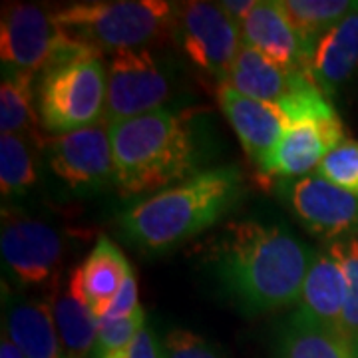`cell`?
<instances>
[{
  "instance_id": "1",
  "label": "cell",
  "mask_w": 358,
  "mask_h": 358,
  "mask_svg": "<svg viewBox=\"0 0 358 358\" xmlns=\"http://www.w3.org/2000/svg\"><path fill=\"white\" fill-rule=\"evenodd\" d=\"M313 255L279 225L233 221L213 241L209 263L231 301L255 315L301 299Z\"/></svg>"
},
{
  "instance_id": "2",
  "label": "cell",
  "mask_w": 358,
  "mask_h": 358,
  "mask_svg": "<svg viewBox=\"0 0 358 358\" xmlns=\"http://www.w3.org/2000/svg\"><path fill=\"white\" fill-rule=\"evenodd\" d=\"M241 187L243 178L235 167L197 171L178 185L129 205L120 223L143 251H169L215 225L239 199Z\"/></svg>"
},
{
  "instance_id": "3",
  "label": "cell",
  "mask_w": 358,
  "mask_h": 358,
  "mask_svg": "<svg viewBox=\"0 0 358 358\" xmlns=\"http://www.w3.org/2000/svg\"><path fill=\"white\" fill-rule=\"evenodd\" d=\"M115 187L124 197L162 192L189 179L197 164L192 117L169 110L108 126Z\"/></svg>"
},
{
  "instance_id": "4",
  "label": "cell",
  "mask_w": 358,
  "mask_h": 358,
  "mask_svg": "<svg viewBox=\"0 0 358 358\" xmlns=\"http://www.w3.org/2000/svg\"><path fill=\"white\" fill-rule=\"evenodd\" d=\"M178 4L166 0L76 2L52 10V20L96 52L143 50L173 40Z\"/></svg>"
},
{
  "instance_id": "5",
  "label": "cell",
  "mask_w": 358,
  "mask_h": 358,
  "mask_svg": "<svg viewBox=\"0 0 358 358\" xmlns=\"http://www.w3.org/2000/svg\"><path fill=\"white\" fill-rule=\"evenodd\" d=\"M108 94V70L100 54L78 58L42 74L38 114L52 134L103 124Z\"/></svg>"
},
{
  "instance_id": "6",
  "label": "cell",
  "mask_w": 358,
  "mask_h": 358,
  "mask_svg": "<svg viewBox=\"0 0 358 358\" xmlns=\"http://www.w3.org/2000/svg\"><path fill=\"white\" fill-rule=\"evenodd\" d=\"M173 40L201 72L223 84L243 46L241 26L219 2H179Z\"/></svg>"
},
{
  "instance_id": "7",
  "label": "cell",
  "mask_w": 358,
  "mask_h": 358,
  "mask_svg": "<svg viewBox=\"0 0 358 358\" xmlns=\"http://www.w3.org/2000/svg\"><path fill=\"white\" fill-rule=\"evenodd\" d=\"M38 148L52 173L74 192H102L115 183L114 152L103 124L44 136Z\"/></svg>"
},
{
  "instance_id": "8",
  "label": "cell",
  "mask_w": 358,
  "mask_h": 358,
  "mask_svg": "<svg viewBox=\"0 0 358 358\" xmlns=\"http://www.w3.org/2000/svg\"><path fill=\"white\" fill-rule=\"evenodd\" d=\"M171 94L167 70L150 48L114 54L108 66L106 126L164 110Z\"/></svg>"
},
{
  "instance_id": "9",
  "label": "cell",
  "mask_w": 358,
  "mask_h": 358,
  "mask_svg": "<svg viewBox=\"0 0 358 358\" xmlns=\"http://www.w3.org/2000/svg\"><path fill=\"white\" fill-rule=\"evenodd\" d=\"M66 32L36 4L8 2L2 8L0 56L4 74L34 78L44 74L60 48Z\"/></svg>"
},
{
  "instance_id": "10",
  "label": "cell",
  "mask_w": 358,
  "mask_h": 358,
  "mask_svg": "<svg viewBox=\"0 0 358 358\" xmlns=\"http://www.w3.org/2000/svg\"><path fill=\"white\" fill-rule=\"evenodd\" d=\"M0 251L10 275L24 287L58 281L62 263L60 233L48 223L32 217L6 215L0 233Z\"/></svg>"
},
{
  "instance_id": "11",
  "label": "cell",
  "mask_w": 358,
  "mask_h": 358,
  "mask_svg": "<svg viewBox=\"0 0 358 358\" xmlns=\"http://www.w3.org/2000/svg\"><path fill=\"white\" fill-rule=\"evenodd\" d=\"M282 199L310 233L336 239L358 231V197L320 176L281 181Z\"/></svg>"
},
{
  "instance_id": "12",
  "label": "cell",
  "mask_w": 358,
  "mask_h": 358,
  "mask_svg": "<svg viewBox=\"0 0 358 358\" xmlns=\"http://www.w3.org/2000/svg\"><path fill=\"white\" fill-rule=\"evenodd\" d=\"M239 26L245 46L261 52L271 62L289 72L308 74L307 52L282 10L281 0H259Z\"/></svg>"
},
{
  "instance_id": "13",
  "label": "cell",
  "mask_w": 358,
  "mask_h": 358,
  "mask_svg": "<svg viewBox=\"0 0 358 358\" xmlns=\"http://www.w3.org/2000/svg\"><path fill=\"white\" fill-rule=\"evenodd\" d=\"M345 126L291 124L282 131L275 150L259 166L268 178L291 179L317 169L324 155L345 141Z\"/></svg>"
},
{
  "instance_id": "14",
  "label": "cell",
  "mask_w": 358,
  "mask_h": 358,
  "mask_svg": "<svg viewBox=\"0 0 358 358\" xmlns=\"http://www.w3.org/2000/svg\"><path fill=\"white\" fill-rule=\"evenodd\" d=\"M217 100L231 128L235 129L241 141L245 154L257 166H261L275 150L287 128V120L279 106L247 98L227 86H219Z\"/></svg>"
},
{
  "instance_id": "15",
  "label": "cell",
  "mask_w": 358,
  "mask_h": 358,
  "mask_svg": "<svg viewBox=\"0 0 358 358\" xmlns=\"http://www.w3.org/2000/svg\"><path fill=\"white\" fill-rule=\"evenodd\" d=\"M131 273V265L124 253L110 237L102 235L84 265L70 273L68 287L100 320Z\"/></svg>"
},
{
  "instance_id": "16",
  "label": "cell",
  "mask_w": 358,
  "mask_h": 358,
  "mask_svg": "<svg viewBox=\"0 0 358 358\" xmlns=\"http://www.w3.org/2000/svg\"><path fill=\"white\" fill-rule=\"evenodd\" d=\"M346 281L333 245L313 255L301 291L299 313L317 324L343 333Z\"/></svg>"
},
{
  "instance_id": "17",
  "label": "cell",
  "mask_w": 358,
  "mask_h": 358,
  "mask_svg": "<svg viewBox=\"0 0 358 358\" xmlns=\"http://www.w3.org/2000/svg\"><path fill=\"white\" fill-rule=\"evenodd\" d=\"M358 68V2L315 46L308 74L327 96L334 94Z\"/></svg>"
},
{
  "instance_id": "18",
  "label": "cell",
  "mask_w": 358,
  "mask_h": 358,
  "mask_svg": "<svg viewBox=\"0 0 358 358\" xmlns=\"http://www.w3.org/2000/svg\"><path fill=\"white\" fill-rule=\"evenodd\" d=\"M4 331L24 358H66L48 301L10 299Z\"/></svg>"
},
{
  "instance_id": "19",
  "label": "cell",
  "mask_w": 358,
  "mask_h": 358,
  "mask_svg": "<svg viewBox=\"0 0 358 358\" xmlns=\"http://www.w3.org/2000/svg\"><path fill=\"white\" fill-rule=\"evenodd\" d=\"M303 74L307 72H289L271 62L261 52L243 44L231 66L229 74L219 86H227L247 98L277 106L296 86Z\"/></svg>"
},
{
  "instance_id": "20",
  "label": "cell",
  "mask_w": 358,
  "mask_h": 358,
  "mask_svg": "<svg viewBox=\"0 0 358 358\" xmlns=\"http://www.w3.org/2000/svg\"><path fill=\"white\" fill-rule=\"evenodd\" d=\"M54 315V322L60 334V343L66 358H86L96 348L100 322L76 294L68 289H60V282L52 285L48 299Z\"/></svg>"
},
{
  "instance_id": "21",
  "label": "cell",
  "mask_w": 358,
  "mask_h": 358,
  "mask_svg": "<svg viewBox=\"0 0 358 358\" xmlns=\"http://www.w3.org/2000/svg\"><path fill=\"white\" fill-rule=\"evenodd\" d=\"M277 358H355V350L343 333L294 313L279 334Z\"/></svg>"
},
{
  "instance_id": "22",
  "label": "cell",
  "mask_w": 358,
  "mask_h": 358,
  "mask_svg": "<svg viewBox=\"0 0 358 358\" xmlns=\"http://www.w3.org/2000/svg\"><path fill=\"white\" fill-rule=\"evenodd\" d=\"M34 78L4 74L0 86V131L2 136H26L40 145V114L34 103Z\"/></svg>"
},
{
  "instance_id": "23",
  "label": "cell",
  "mask_w": 358,
  "mask_h": 358,
  "mask_svg": "<svg viewBox=\"0 0 358 358\" xmlns=\"http://www.w3.org/2000/svg\"><path fill=\"white\" fill-rule=\"evenodd\" d=\"M355 4L357 2L350 0H281L282 10L303 42L308 62L319 40L341 22Z\"/></svg>"
},
{
  "instance_id": "24",
  "label": "cell",
  "mask_w": 358,
  "mask_h": 358,
  "mask_svg": "<svg viewBox=\"0 0 358 358\" xmlns=\"http://www.w3.org/2000/svg\"><path fill=\"white\" fill-rule=\"evenodd\" d=\"M38 181L34 155L24 138L0 136V189L2 197H20Z\"/></svg>"
},
{
  "instance_id": "25",
  "label": "cell",
  "mask_w": 358,
  "mask_h": 358,
  "mask_svg": "<svg viewBox=\"0 0 358 358\" xmlns=\"http://www.w3.org/2000/svg\"><path fill=\"white\" fill-rule=\"evenodd\" d=\"M333 249L343 265L346 281L343 334L350 341V345H355L358 341V239L334 243Z\"/></svg>"
},
{
  "instance_id": "26",
  "label": "cell",
  "mask_w": 358,
  "mask_h": 358,
  "mask_svg": "<svg viewBox=\"0 0 358 358\" xmlns=\"http://www.w3.org/2000/svg\"><path fill=\"white\" fill-rule=\"evenodd\" d=\"M317 176L358 197V141L345 140L324 155Z\"/></svg>"
},
{
  "instance_id": "27",
  "label": "cell",
  "mask_w": 358,
  "mask_h": 358,
  "mask_svg": "<svg viewBox=\"0 0 358 358\" xmlns=\"http://www.w3.org/2000/svg\"><path fill=\"white\" fill-rule=\"evenodd\" d=\"M143 329H145V310H143V307H138L134 313H129L128 317L100 322L94 358H100L108 352H112V350L129 345Z\"/></svg>"
},
{
  "instance_id": "28",
  "label": "cell",
  "mask_w": 358,
  "mask_h": 358,
  "mask_svg": "<svg viewBox=\"0 0 358 358\" xmlns=\"http://www.w3.org/2000/svg\"><path fill=\"white\" fill-rule=\"evenodd\" d=\"M164 357L166 358H227L217 346L205 341L203 336L185 331L173 329L164 338Z\"/></svg>"
},
{
  "instance_id": "29",
  "label": "cell",
  "mask_w": 358,
  "mask_h": 358,
  "mask_svg": "<svg viewBox=\"0 0 358 358\" xmlns=\"http://www.w3.org/2000/svg\"><path fill=\"white\" fill-rule=\"evenodd\" d=\"M138 307H141L140 301H138V282H136V277L131 273L128 279H126V282L122 285L120 293L115 294L114 301L103 310V315L100 317L98 322H108V320L128 317L129 313H134Z\"/></svg>"
},
{
  "instance_id": "30",
  "label": "cell",
  "mask_w": 358,
  "mask_h": 358,
  "mask_svg": "<svg viewBox=\"0 0 358 358\" xmlns=\"http://www.w3.org/2000/svg\"><path fill=\"white\" fill-rule=\"evenodd\" d=\"M100 358H166L164 357V346H159L154 333L143 329L129 345L122 346L117 350H112Z\"/></svg>"
},
{
  "instance_id": "31",
  "label": "cell",
  "mask_w": 358,
  "mask_h": 358,
  "mask_svg": "<svg viewBox=\"0 0 358 358\" xmlns=\"http://www.w3.org/2000/svg\"><path fill=\"white\" fill-rule=\"evenodd\" d=\"M255 0H225V2H219V6L237 22H241L243 18H247V14L255 8Z\"/></svg>"
},
{
  "instance_id": "32",
  "label": "cell",
  "mask_w": 358,
  "mask_h": 358,
  "mask_svg": "<svg viewBox=\"0 0 358 358\" xmlns=\"http://www.w3.org/2000/svg\"><path fill=\"white\" fill-rule=\"evenodd\" d=\"M0 358H24V355L10 341V336H6V333L2 334V343H0Z\"/></svg>"
},
{
  "instance_id": "33",
  "label": "cell",
  "mask_w": 358,
  "mask_h": 358,
  "mask_svg": "<svg viewBox=\"0 0 358 358\" xmlns=\"http://www.w3.org/2000/svg\"><path fill=\"white\" fill-rule=\"evenodd\" d=\"M352 350H355V358H358V341L352 345Z\"/></svg>"
}]
</instances>
